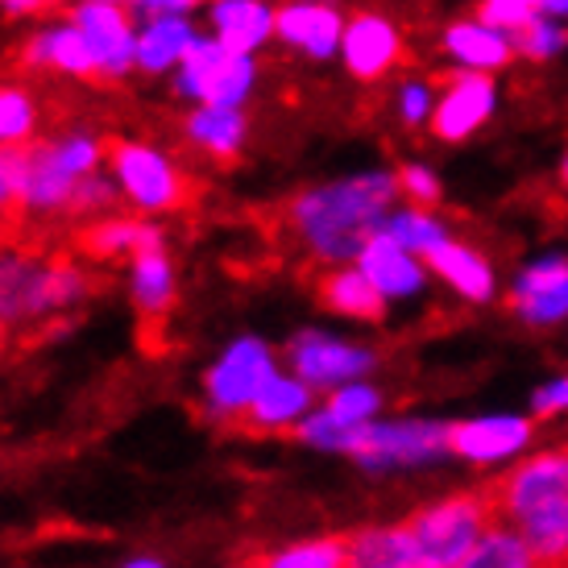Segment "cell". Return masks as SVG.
Instances as JSON below:
<instances>
[{
	"instance_id": "cell-1",
	"label": "cell",
	"mask_w": 568,
	"mask_h": 568,
	"mask_svg": "<svg viewBox=\"0 0 568 568\" xmlns=\"http://www.w3.org/2000/svg\"><path fill=\"white\" fill-rule=\"evenodd\" d=\"M398 191V174H357L312 187L286 204V224L316 262H357L365 241L386 229Z\"/></svg>"
},
{
	"instance_id": "cell-2",
	"label": "cell",
	"mask_w": 568,
	"mask_h": 568,
	"mask_svg": "<svg viewBox=\"0 0 568 568\" xmlns=\"http://www.w3.org/2000/svg\"><path fill=\"white\" fill-rule=\"evenodd\" d=\"M109 138L88 121L59 129L26 150V191L21 216L26 221H71L75 191L88 174L109 166Z\"/></svg>"
},
{
	"instance_id": "cell-3",
	"label": "cell",
	"mask_w": 568,
	"mask_h": 568,
	"mask_svg": "<svg viewBox=\"0 0 568 568\" xmlns=\"http://www.w3.org/2000/svg\"><path fill=\"white\" fill-rule=\"evenodd\" d=\"M95 291L92 274L63 257L0 253V324H38V320L75 312Z\"/></svg>"
},
{
	"instance_id": "cell-4",
	"label": "cell",
	"mask_w": 568,
	"mask_h": 568,
	"mask_svg": "<svg viewBox=\"0 0 568 568\" xmlns=\"http://www.w3.org/2000/svg\"><path fill=\"white\" fill-rule=\"evenodd\" d=\"M109 174L121 187V200L142 216H171L191 200L187 166L159 142L116 138L109 145Z\"/></svg>"
},
{
	"instance_id": "cell-5",
	"label": "cell",
	"mask_w": 568,
	"mask_h": 568,
	"mask_svg": "<svg viewBox=\"0 0 568 568\" xmlns=\"http://www.w3.org/2000/svg\"><path fill=\"white\" fill-rule=\"evenodd\" d=\"M278 374V357L262 336H237L221 348V357L207 365L200 378V398L204 415L216 424H237L253 398L262 395V386Z\"/></svg>"
},
{
	"instance_id": "cell-6",
	"label": "cell",
	"mask_w": 568,
	"mask_h": 568,
	"mask_svg": "<svg viewBox=\"0 0 568 568\" xmlns=\"http://www.w3.org/2000/svg\"><path fill=\"white\" fill-rule=\"evenodd\" d=\"M171 88L187 104H237V109H245L253 88H257V59L229 50L212 33H195L183 63L174 67Z\"/></svg>"
},
{
	"instance_id": "cell-7",
	"label": "cell",
	"mask_w": 568,
	"mask_h": 568,
	"mask_svg": "<svg viewBox=\"0 0 568 568\" xmlns=\"http://www.w3.org/2000/svg\"><path fill=\"white\" fill-rule=\"evenodd\" d=\"M489 523H494V515H489L486 489H481V494H460V498L427 506L419 515H410L407 527L424 548L427 568H448L469 565L477 539L486 536Z\"/></svg>"
},
{
	"instance_id": "cell-8",
	"label": "cell",
	"mask_w": 568,
	"mask_h": 568,
	"mask_svg": "<svg viewBox=\"0 0 568 568\" xmlns=\"http://www.w3.org/2000/svg\"><path fill=\"white\" fill-rule=\"evenodd\" d=\"M67 17L80 26L92 47L95 80L125 83L138 75V13L129 4L75 0V4H67Z\"/></svg>"
},
{
	"instance_id": "cell-9",
	"label": "cell",
	"mask_w": 568,
	"mask_h": 568,
	"mask_svg": "<svg viewBox=\"0 0 568 568\" xmlns=\"http://www.w3.org/2000/svg\"><path fill=\"white\" fill-rule=\"evenodd\" d=\"M17 67L30 75H59V80H80V83H100L95 80V59L83 30L71 17H47L42 26H33L21 47H17Z\"/></svg>"
},
{
	"instance_id": "cell-10",
	"label": "cell",
	"mask_w": 568,
	"mask_h": 568,
	"mask_svg": "<svg viewBox=\"0 0 568 568\" xmlns=\"http://www.w3.org/2000/svg\"><path fill=\"white\" fill-rule=\"evenodd\" d=\"M286 365H291V374L312 382L316 390H332L341 382L369 374L374 369V353L362 345H348V341H336L328 332H300L286 345Z\"/></svg>"
},
{
	"instance_id": "cell-11",
	"label": "cell",
	"mask_w": 568,
	"mask_h": 568,
	"mask_svg": "<svg viewBox=\"0 0 568 568\" xmlns=\"http://www.w3.org/2000/svg\"><path fill=\"white\" fill-rule=\"evenodd\" d=\"M448 448V427L436 424H357V436L348 444V457L362 465H398V460H427Z\"/></svg>"
},
{
	"instance_id": "cell-12",
	"label": "cell",
	"mask_w": 568,
	"mask_h": 568,
	"mask_svg": "<svg viewBox=\"0 0 568 568\" xmlns=\"http://www.w3.org/2000/svg\"><path fill=\"white\" fill-rule=\"evenodd\" d=\"M274 38L307 59H332L345 38V17L336 0H286L274 17Z\"/></svg>"
},
{
	"instance_id": "cell-13",
	"label": "cell",
	"mask_w": 568,
	"mask_h": 568,
	"mask_svg": "<svg viewBox=\"0 0 568 568\" xmlns=\"http://www.w3.org/2000/svg\"><path fill=\"white\" fill-rule=\"evenodd\" d=\"M341 59H345L353 80L378 83L403 59V38H398V30L382 13H357L345 21Z\"/></svg>"
},
{
	"instance_id": "cell-14",
	"label": "cell",
	"mask_w": 568,
	"mask_h": 568,
	"mask_svg": "<svg viewBox=\"0 0 568 568\" xmlns=\"http://www.w3.org/2000/svg\"><path fill=\"white\" fill-rule=\"evenodd\" d=\"M183 138L195 154L212 162H233L250 142V112L237 104H191Z\"/></svg>"
},
{
	"instance_id": "cell-15",
	"label": "cell",
	"mask_w": 568,
	"mask_h": 568,
	"mask_svg": "<svg viewBox=\"0 0 568 568\" xmlns=\"http://www.w3.org/2000/svg\"><path fill=\"white\" fill-rule=\"evenodd\" d=\"M80 245L100 262H129L145 250L166 245L159 216H142V212H109L100 221L88 224V233L80 237Z\"/></svg>"
},
{
	"instance_id": "cell-16",
	"label": "cell",
	"mask_w": 568,
	"mask_h": 568,
	"mask_svg": "<svg viewBox=\"0 0 568 568\" xmlns=\"http://www.w3.org/2000/svg\"><path fill=\"white\" fill-rule=\"evenodd\" d=\"M195 21L191 13H159L138 21V75L166 80L174 67L183 63L187 47L195 42Z\"/></svg>"
},
{
	"instance_id": "cell-17",
	"label": "cell",
	"mask_w": 568,
	"mask_h": 568,
	"mask_svg": "<svg viewBox=\"0 0 568 568\" xmlns=\"http://www.w3.org/2000/svg\"><path fill=\"white\" fill-rule=\"evenodd\" d=\"M278 9L270 0H207V33L229 50L257 54L274 38Z\"/></svg>"
},
{
	"instance_id": "cell-18",
	"label": "cell",
	"mask_w": 568,
	"mask_h": 568,
	"mask_svg": "<svg viewBox=\"0 0 568 568\" xmlns=\"http://www.w3.org/2000/svg\"><path fill=\"white\" fill-rule=\"evenodd\" d=\"M316 403V386L303 382L300 374H274V378L262 386V395L253 398V407L245 410L241 424L250 432H262V436H274V432H295L300 419L312 410Z\"/></svg>"
},
{
	"instance_id": "cell-19",
	"label": "cell",
	"mask_w": 568,
	"mask_h": 568,
	"mask_svg": "<svg viewBox=\"0 0 568 568\" xmlns=\"http://www.w3.org/2000/svg\"><path fill=\"white\" fill-rule=\"evenodd\" d=\"M489 109H494V88H489L486 75H477V71L448 75V92L432 112V129L444 142H460L486 121Z\"/></svg>"
},
{
	"instance_id": "cell-20",
	"label": "cell",
	"mask_w": 568,
	"mask_h": 568,
	"mask_svg": "<svg viewBox=\"0 0 568 568\" xmlns=\"http://www.w3.org/2000/svg\"><path fill=\"white\" fill-rule=\"evenodd\" d=\"M129 300L142 320H162L179 303V270H174L166 245L129 257Z\"/></svg>"
},
{
	"instance_id": "cell-21",
	"label": "cell",
	"mask_w": 568,
	"mask_h": 568,
	"mask_svg": "<svg viewBox=\"0 0 568 568\" xmlns=\"http://www.w3.org/2000/svg\"><path fill=\"white\" fill-rule=\"evenodd\" d=\"M316 291H320V303L328 312H336V316L369 320V324H378L386 316V295L374 286V278L357 262H336L328 274H320Z\"/></svg>"
},
{
	"instance_id": "cell-22",
	"label": "cell",
	"mask_w": 568,
	"mask_h": 568,
	"mask_svg": "<svg viewBox=\"0 0 568 568\" xmlns=\"http://www.w3.org/2000/svg\"><path fill=\"white\" fill-rule=\"evenodd\" d=\"M357 266L374 278L386 300H398V295H415L419 283H424V270L415 266V257L403 241L390 233V229H378L374 237L365 241V250L357 253Z\"/></svg>"
},
{
	"instance_id": "cell-23",
	"label": "cell",
	"mask_w": 568,
	"mask_h": 568,
	"mask_svg": "<svg viewBox=\"0 0 568 568\" xmlns=\"http://www.w3.org/2000/svg\"><path fill=\"white\" fill-rule=\"evenodd\" d=\"M348 565L357 568H427L419 539L410 527H369L348 536Z\"/></svg>"
},
{
	"instance_id": "cell-24",
	"label": "cell",
	"mask_w": 568,
	"mask_h": 568,
	"mask_svg": "<svg viewBox=\"0 0 568 568\" xmlns=\"http://www.w3.org/2000/svg\"><path fill=\"white\" fill-rule=\"evenodd\" d=\"M531 436L527 419H477V424L448 427V448L469 460H498L519 453Z\"/></svg>"
},
{
	"instance_id": "cell-25",
	"label": "cell",
	"mask_w": 568,
	"mask_h": 568,
	"mask_svg": "<svg viewBox=\"0 0 568 568\" xmlns=\"http://www.w3.org/2000/svg\"><path fill=\"white\" fill-rule=\"evenodd\" d=\"M42 133V100L17 80H0V150L33 145Z\"/></svg>"
},
{
	"instance_id": "cell-26",
	"label": "cell",
	"mask_w": 568,
	"mask_h": 568,
	"mask_svg": "<svg viewBox=\"0 0 568 568\" xmlns=\"http://www.w3.org/2000/svg\"><path fill=\"white\" fill-rule=\"evenodd\" d=\"M427 266L436 270L440 278H448V283L457 286L465 300H489V286H494V278H489V266L477 257L474 250H465V245H453V241H440L432 253H424Z\"/></svg>"
},
{
	"instance_id": "cell-27",
	"label": "cell",
	"mask_w": 568,
	"mask_h": 568,
	"mask_svg": "<svg viewBox=\"0 0 568 568\" xmlns=\"http://www.w3.org/2000/svg\"><path fill=\"white\" fill-rule=\"evenodd\" d=\"M448 50L465 67H503L510 63V42L494 26H453L448 30Z\"/></svg>"
},
{
	"instance_id": "cell-28",
	"label": "cell",
	"mask_w": 568,
	"mask_h": 568,
	"mask_svg": "<svg viewBox=\"0 0 568 568\" xmlns=\"http://www.w3.org/2000/svg\"><path fill=\"white\" fill-rule=\"evenodd\" d=\"M262 565L270 568H345L348 565V536H320L303 539L291 548H278L274 556H266Z\"/></svg>"
},
{
	"instance_id": "cell-29",
	"label": "cell",
	"mask_w": 568,
	"mask_h": 568,
	"mask_svg": "<svg viewBox=\"0 0 568 568\" xmlns=\"http://www.w3.org/2000/svg\"><path fill=\"white\" fill-rule=\"evenodd\" d=\"M523 568L531 565V548H527V539L515 531V527H506V523H489L486 536L477 539L474 556H469V568Z\"/></svg>"
},
{
	"instance_id": "cell-30",
	"label": "cell",
	"mask_w": 568,
	"mask_h": 568,
	"mask_svg": "<svg viewBox=\"0 0 568 568\" xmlns=\"http://www.w3.org/2000/svg\"><path fill=\"white\" fill-rule=\"evenodd\" d=\"M382 407V395L374 386H365V382H341V386H332L328 390V403L324 410H332L336 419H345V424H369Z\"/></svg>"
},
{
	"instance_id": "cell-31",
	"label": "cell",
	"mask_w": 568,
	"mask_h": 568,
	"mask_svg": "<svg viewBox=\"0 0 568 568\" xmlns=\"http://www.w3.org/2000/svg\"><path fill=\"white\" fill-rule=\"evenodd\" d=\"M26 150L30 145H4L0 150V224L21 216V191H26Z\"/></svg>"
},
{
	"instance_id": "cell-32",
	"label": "cell",
	"mask_w": 568,
	"mask_h": 568,
	"mask_svg": "<svg viewBox=\"0 0 568 568\" xmlns=\"http://www.w3.org/2000/svg\"><path fill=\"white\" fill-rule=\"evenodd\" d=\"M386 229H390V233H395V237L403 241L410 253H432L444 241L440 221H432L427 212H415V207H407V212H395V216L386 221Z\"/></svg>"
},
{
	"instance_id": "cell-33",
	"label": "cell",
	"mask_w": 568,
	"mask_h": 568,
	"mask_svg": "<svg viewBox=\"0 0 568 568\" xmlns=\"http://www.w3.org/2000/svg\"><path fill=\"white\" fill-rule=\"evenodd\" d=\"M510 303L519 307L523 320H531V324H552V320L568 316V283L544 286V291H515Z\"/></svg>"
},
{
	"instance_id": "cell-34",
	"label": "cell",
	"mask_w": 568,
	"mask_h": 568,
	"mask_svg": "<svg viewBox=\"0 0 568 568\" xmlns=\"http://www.w3.org/2000/svg\"><path fill=\"white\" fill-rule=\"evenodd\" d=\"M536 9H544V0H481L477 4V21H486V26H510V30H519L523 21H531Z\"/></svg>"
},
{
	"instance_id": "cell-35",
	"label": "cell",
	"mask_w": 568,
	"mask_h": 568,
	"mask_svg": "<svg viewBox=\"0 0 568 568\" xmlns=\"http://www.w3.org/2000/svg\"><path fill=\"white\" fill-rule=\"evenodd\" d=\"M560 42H565L560 30H552V26H548V21H539V17L523 21L519 30H515V47H519L523 54H531V59H548V54H556Z\"/></svg>"
},
{
	"instance_id": "cell-36",
	"label": "cell",
	"mask_w": 568,
	"mask_h": 568,
	"mask_svg": "<svg viewBox=\"0 0 568 568\" xmlns=\"http://www.w3.org/2000/svg\"><path fill=\"white\" fill-rule=\"evenodd\" d=\"M398 187L407 191L415 204H436V195H440L436 174L424 171V166H403V171H398Z\"/></svg>"
},
{
	"instance_id": "cell-37",
	"label": "cell",
	"mask_w": 568,
	"mask_h": 568,
	"mask_svg": "<svg viewBox=\"0 0 568 568\" xmlns=\"http://www.w3.org/2000/svg\"><path fill=\"white\" fill-rule=\"evenodd\" d=\"M560 283H568V262L552 257V262H539V266L527 270L519 291H544V286H560Z\"/></svg>"
},
{
	"instance_id": "cell-38",
	"label": "cell",
	"mask_w": 568,
	"mask_h": 568,
	"mask_svg": "<svg viewBox=\"0 0 568 568\" xmlns=\"http://www.w3.org/2000/svg\"><path fill=\"white\" fill-rule=\"evenodd\" d=\"M67 0H0V17H13V21H30V17H47L54 9H63Z\"/></svg>"
},
{
	"instance_id": "cell-39",
	"label": "cell",
	"mask_w": 568,
	"mask_h": 568,
	"mask_svg": "<svg viewBox=\"0 0 568 568\" xmlns=\"http://www.w3.org/2000/svg\"><path fill=\"white\" fill-rule=\"evenodd\" d=\"M200 4H207V0H138L133 13L142 21V17H159V13H195Z\"/></svg>"
},
{
	"instance_id": "cell-40",
	"label": "cell",
	"mask_w": 568,
	"mask_h": 568,
	"mask_svg": "<svg viewBox=\"0 0 568 568\" xmlns=\"http://www.w3.org/2000/svg\"><path fill=\"white\" fill-rule=\"evenodd\" d=\"M568 407V378H560V382H552V386H544L536 395V415H556V410H565Z\"/></svg>"
},
{
	"instance_id": "cell-41",
	"label": "cell",
	"mask_w": 568,
	"mask_h": 568,
	"mask_svg": "<svg viewBox=\"0 0 568 568\" xmlns=\"http://www.w3.org/2000/svg\"><path fill=\"white\" fill-rule=\"evenodd\" d=\"M398 109H403V121H424L427 116V88H419V83H410L407 92H403V100H398Z\"/></svg>"
},
{
	"instance_id": "cell-42",
	"label": "cell",
	"mask_w": 568,
	"mask_h": 568,
	"mask_svg": "<svg viewBox=\"0 0 568 568\" xmlns=\"http://www.w3.org/2000/svg\"><path fill=\"white\" fill-rule=\"evenodd\" d=\"M166 560L162 556H129L125 560V568H162Z\"/></svg>"
},
{
	"instance_id": "cell-43",
	"label": "cell",
	"mask_w": 568,
	"mask_h": 568,
	"mask_svg": "<svg viewBox=\"0 0 568 568\" xmlns=\"http://www.w3.org/2000/svg\"><path fill=\"white\" fill-rule=\"evenodd\" d=\"M544 9H552V13H568V0H544Z\"/></svg>"
},
{
	"instance_id": "cell-44",
	"label": "cell",
	"mask_w": 568,
	"mask_h": 568,
	"mask_svg": "<svg viewBox=\"0 0 568 568\" xmlns=\"http://www.w3.org/2000/svg\"><path fill=\"white\" fill-rule=\"evenodd\" d=\"M4 336H9V328H4V324H0V353H4Z\"/></svg>"
},
{
	"instance_id": "cell-45",
	"label": "cell",
	"mask_w": 568,
	"mask_h": 568,
	"mask_svg": "<svg viewBox=\"0 0 568 568\" xmlns=\"http://www.w3.org/2000/svg\"><path fill=\"white\" fill-rule=\"evenodd\" d=\"M112 4H129V9H133V4H138V0H112Z\"/></svg>"
},
{
	"instance_id": "cell-46",
	"label": "cell",
	"mask_w": 568,
	"mask_h": 568,
	"mask_svg": "<svg viewBox=\"0 0 568 568\" xmlns=\"http://www.w3.org/2000/svg\"><path fill=\"white\" fill-rule=\"evenodd\" d=\"M560 179H565V183H568V162H565V171H560Z\"/></svg>"
}]
</instances>
